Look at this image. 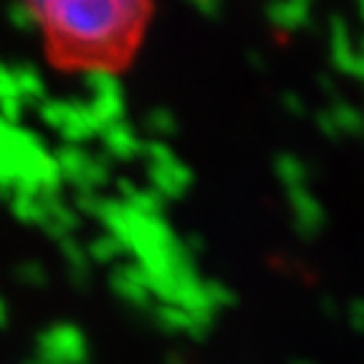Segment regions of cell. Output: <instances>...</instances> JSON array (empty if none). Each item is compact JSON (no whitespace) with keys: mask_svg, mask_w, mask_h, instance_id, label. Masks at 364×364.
Masks as SVG:
<instances>
[{"mask_svg":"<svg viewBox=\"0 0 364 364\" xmlns=\"http://www.w3.org/2000/svg\"><path fill=\"white\" fill-rule=\"evenodd\" d=\"M46 61L63 74H119L136 58L154 8L136 0L31 3Z\"/></svg>","mask_w":364,"mask_h":364,"instance_id":"1","label":"cell"}]
</instances>
